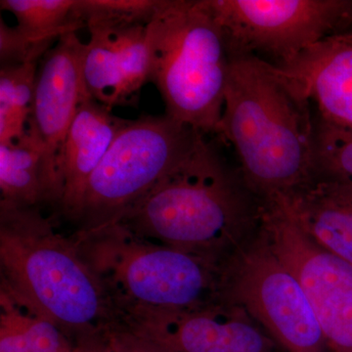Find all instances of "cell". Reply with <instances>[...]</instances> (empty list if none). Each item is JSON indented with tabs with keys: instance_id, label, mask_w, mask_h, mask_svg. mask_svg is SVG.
Wrapping results in <instances>:
<instances>
[{
	"instance_id": "8fae6325",
	"label": "cell",
	"mask_w": 352,
	"mask_h": 352,
	"mask_svg": "<svg viewBox=\"0 0 352 352\" xmlns=\"http://www.w3.org/2000/svg\"><path fill=\"white\" fill-rule=\"evenodd\" d=\"M147 25L87 28L82 74L90 98L112 110L135 105L141 88L149 82Z\"/></svg>"
},
{
	"instance_id": "ac0fdd59",
	"label": "cell",
	"mask_w": 352,
	"mask_h": 352,
	"mask_svg": "<svg viewBox=\"0 0 352 352\" xmlns=\"http://www.w3.org/2000/svg\"><path fill=\"white\" fill-rule=\"evenodd\" d=\"M76 0H1V10L13 14L18 31L45 54L54 41L85 29L75 13Z\"/></svg>"
},
{
	"instance_id": "e0dca14e",
	"label": "cell",
	"mask_w": 352,
	"mask_h": 352,
	"mask_svg": "<svg viewBox=\"0 0 352 352\" xmlns=\"http://www.w3.org/2000/svg\"><path fill=\"white\" fill-rule=\"evenodd\" d=\"M72 346L52 319L0 281V352H71Z\"/></svg>"
},
{
	"instance_id": "6da1fadb",
	"label": "cell",
	"mask_w": 352,
	"mask_h": 352,
	"mask_svg": "<svg viewBox=\"0 0 352 352\" xmlns=\"http://www.w3.org/2000/svg\"><path fill=\"white\" fill-rule=\"evenodd\" d=\"M217 134L233 146L245 185L261 201L288 195L314 177L309 101L276 65L256 55L231 54Z\"/></svg>"
},
{
	"instance_id": "3957f363",
	"label": "cell",
	"mask_w": 352,
	"mask_h": 352,
	"mask_svg": "<svg viewBox=\"0 0 352 352\" xmlns=\"http://www.w3.org/2000/svg\"><path fill=\"white\" fill-rule=\"evenodd\" d=\"M0 281L52 319L71 340L122 323L75 240L39 208L0 203Z\"/></svg>"
},
{
	"instance_id": "9a60e30c",
	"label": "cell",
	"mask_w": 352,
	"mask_h": 352,
	"mask_svg": "<svg viewBox=\"0 0 352 352\" xmlns=\"http://www.w3.org/2000/svg\"><path fill=\"white\" fill-rule=\"evenodd\" d=\"M276 201L321 249L352 265V183L314 177Z\"/></svg>"
},
{
	"instance_id": "7a4b0ae2",
	"label": "cell",
	"mask_w": 352,
	"mask_h": 352,
	"mask_svg": "<svg viewBox=\"0 0 352 352\" xmlns=\"http://www.w3.org/2000/svg\"><path fill=\"white\" fill-rule=\"evenodd\" d=\"M261 210L240 171L203 140L117 222L152 242L226 259L258 231Z\"/></svg>"
},
{
	"instance_id": "8992f818",
	"label": "cell",
	"mask_w": 352,
	"mask_h": 352,
	"mask_svg": "<svg viewBox=\"0 0 352 352\" xmlns=\"http://www.w3.org/2000/svg\"><path fill=\"white\" fill-rule=\"evenodd\" d=\"M205 140L168 116L129 120L90 176L73 223L76 231L119 221Z\"/></svg>"
},
{
	"instance_id": "7c38bea8",
	"label": "cell",
	"mask_w": 352,
	"mask_h": 352,
	"mask_svg": "<svg viewBox=\"0 0 352 352\" xmlns=\"http://www.w3.org/2000/svg\"><path fill=\"white\" fill-rule=\"evenodd\" d=\"M85 43L76 32L62 36L39 61L27 131L59 154L85 91L82 74Z\"/></svg>"
},
{
	"instance_id": "5bb4252c",
	"label": "cell",
	"mask_w": 352,
	"mask_h": 352,
	"mask_svg": "<svg viewBox=\"0 0 352 352\" xmlns=\"http://www.w3.org/2000/svg\"><path fill=\"white\" fill-rule=\"evenodd\" d=\"M129 120L113 115L112 109L85 97L76 111L59 154L63 198L58 212L73 222L90 176Z\"/></svg>"
},
{
	"instance_id": "ba28073f",
	"label": "cell",
	"mask_w": 352,
	"mask_h": 352,
	"mask_svg": "<svg viewBox=\"0 0 352 352\" xmlns=\"http://www.w3.org/2000/svg\"><path fill=\"white\" fill-rule=\"evenodd\" d=\"M226 34L230 54L259 52L289 63L351 19L337 0H205Z\"/></svg>"
},
{
	"instance_id": "4fadbf2b",
	"label": "cell",
	"mask_w": 352,
	"mask_h": 352,
	"mask_svg": "<svg viewBox=\"0 0 352 352\" xmlns=\"http://www.w3.org/2000/svg\"><path fill=\"white\" fill-rule=\"evenodd\" d=\"M277 67L307 100L316 103L321 120L352 126V41L344 34L329 36Z\"/></svg>"
},
{
	"instance_id": "9c48e42d",
	"label": "cell",
	"mask_w": 352,
	"mask_h": 352,
	"mask_svg": "<svg viewBox=\"0 0 352 352\" xmlns=\"http://www.w3.org/2000/svg\"><path fill=\"white\" fill-rule=\"evenodd\" d=\"M259 228L302 284L328 352H352L351 264L312 242L276 201L261 204Z\"/></svg>"
},
{
	"instance_id": "277c9868",
	"label": "cell",
	"mask_w": 352,
	"mask_h": 352,
	"mask_svg": "<svg viewBox=\"0 0 352 352\" xmlns=\"http://www.w3.org/2000/svg\"><path fill=\"white\" fill-rule=\"evenodd\" d=\"M72 237L122 318L135 310L196 309L222 302L224 259L152 242L120 222L76 230Z\"/></svg>"
},
{
	"instance_id": "30bf717a",
	"label": "cell",
	"mask_w": 352,
	"mask_h": 352,
	"mask_svg": "<svg viewBox=\"0 0 352 352\" xmlns=\"http://www.w3.org/2000/svg\"><path fill=\"white\" fill-rule=\"evenodd\" d=\"M122 325L170 352H277L242 307L226 302L187 310H135Z\"/></svg>"
},
{
	"instance_id": "ffe728a7",
	"label": "cell",
	"mask_w": 352,
	"mask_h": 352,
	"mask_svg": "<svg viewBox=\"0 0 352 352\" xmlns=\"http://www.w3.org/2000/svg\"><path fill=\"white\" fill-rule=\"evenodd\" d=\"M314 176L352 183V126L319 120L315 127Z\"/></svg>"
},
{
	"instance_id": "2e32d148",
	"label": "cell",
	"mask_w": 352,
	"mask_h": 352,
	"mask_svg": "<svg viewBox=\"0 0 352 352\" xmlns=\"http://www.w3.org/2000/svg\"><path fill=\"white\" fill-rule=\"evenodd\" d=\"M62 198L57 154L28 131L0 144V203L39 208L51 205L58 210Z\"/></svg>"
},
{
	"instance_id": "52a82bcc",
	"label": "cell",
	"mask_w": 352,
	"mask_h": 352,
	"mask_svg": "<svg viewBox=\"0 0 352 352\" xmlns=\"http://www.w3.org/2000/svg\"><path fill=\"white\" fill-rule=\"evenodd\" d=\"M222 302L242 307L287 352H328L298 278L261 228L223 263Z\"/></svg>"
},
{
	"instance_id": "5b68a950",
	"label": "cell",
	"mask_w": 352,
	"mask_h": 352,
	"mask_svg": "<svg viewBox=\"0 0 352 352\" xmlns=\"http://www.w3.org/2000/svg\"><path fill=\"white\" fill-rule=\"evenodd\" d=\"M146 39L148 82L166 115L204 136L219 133L231 54L205 0H162Z\"/></svg>"
},
{
	"instance_id": "cb8c5ba5",
	"label": "cell",
	"mask_w": 352,
	"mask_h": 352,
	"mask_svg": "<svg viewBox=\"0 0 352 352\" xmlns=\"http://www.w3.org/2000/svg\"><path fill=\"white\" fill-rule=\"evenodd\" d=\"M105 331L96 335L78 338L72 340L73 346L71 352H109L105 339Z\"/></svg>"
},
{
	"instance_id": "603a6c76",
	"label": "cell",
	"mask_w": 352,
	"mask_h": 352,
	"mask_svg": "<svg viewBox=\"0 0 352 352\" xmlns=\"http://www.w3.org/2000/svg\"><path fill=\"white\" fill-rule=\"evenodd\" d=\"M109 352H170L120 324L105 331Z\"/></svg>"
},
{
	"instance_id": "7402d4cb",
	"label": "cell",
	"mask_w": 352,
	"mask_h": 352,
	"mask_svg": "<svg viewBox=\"0 0 352 352\" xmlns=\"http://www.w3.org/2000/svg\"><path fill=\"white\" fill-rule=\"evenodd\" d=\"M44 53L36 50L18 31L17 28L0 20V66H16L39 62Z\"/></svg>"
},
{
	"instance_id": "d6986e66",
	"label": "cell",
	"mask_w": 352,
	"mask_h": 352,
	"mask_svg": "<svg viewBox=\"0 0 352 352\" xmlns=\"http://www.w3.org/2000/svg\"><path fill=\"white\" fill-rule=\"evenodd\" d=\"M38 64L0 67V144L19 139L27 131Z\"/></svg>"
},
{
	"instance_id": "44dd1931",
	"label": "cell",
	"mask_w": 352,
	"mask_h": 352,
	"mask_svg": "<svg viewBox=\"0 0 352 352\" xmlns=\"http://www.w3.org/2000/svg\"><path fill=\"white\" fill-rule=\"evenodd\" d=\"M162 0H76L75 13L87 29L91 25H147Z\"/></svg>"
}]
</instances>
